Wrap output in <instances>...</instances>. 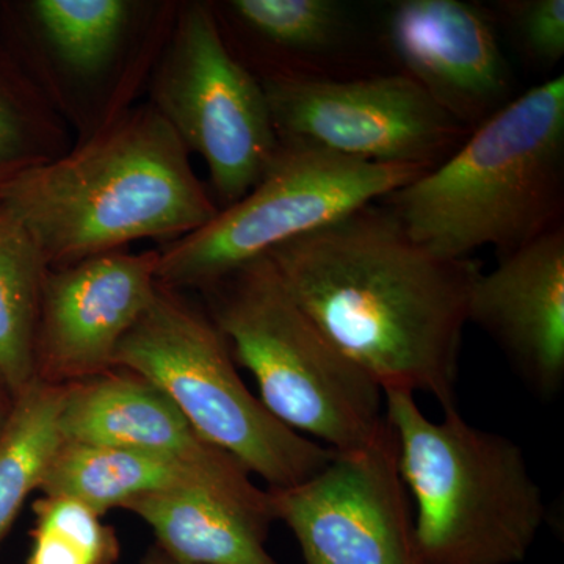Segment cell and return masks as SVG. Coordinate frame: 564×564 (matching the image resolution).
<instances>
[{
	"label": "cell",
	"instance_id": "1",
	"mask_svg": "<svg viewBox=\"0 0 564 564\" xmlns=\"http://www.w3.org/2000/svg\"><path fill=\"white\" fill-rule=\"evenodd\" d=\"M267 256L300 310L381 391L426 392L455 408L480 263L415 242L381 203Z\"/></svg>",
	"mask_w": 564,
	"mask_h": 564
},
{
	"label": "cell",
	"instance_id": "2",
	"mask_svg": "<svg viewBox=\"0 0 564 564\" xmlns=\"http://www.w3.org/2000/svg\"><path fill=\"white\" fill-rule=\"evenodd\" d=\"M0 207L31 232L50 269L139 240L163 247L220 210L191 152L150 102L128 107L61 158L22 173Z\"/></svg>",
	"mask_w": 564,
	"mask_h": 564
},
{
	"label": "cell",
	"instance_id": "3",
	"mask_svg": "<svg viewBox=\"0 0 564 564\" xmlns=\"http://www.w3.org/2000/svg\"><path fill=\"white\" fill-rule=\"evenodd\" d=\"M437 254L497 258L563 226L564 77L516 96L443 165L378 202Z\"/></svg>",
	"mask_w": 564,
	"mask_h": 564
},
{
	"label": "cell",
	"instance_id": "4",
	"mask_svg": "<svg viewBox=\"0 0 564 564\" xmlns=\"http://www.w3.org/2000/svg\"><path fill=\"white\" fill-rule=\"evenodd\" d=\"M404 488L415 503V540L425 564H518L545 521L540 486L510 437L470 425L447 408L422 413L415 393L386 391Z\"/></svg>",
	"mask_w": 564,
	"mask_h": 564
},
{
	"label": "cell",
	"instance_id": "5",
	"mask_svg": "<svg viewBox=\"0 0 564 564\" xmlns=\"http://www.w3.org/2000/svg\"><path fill=\"white\" fill-rule=\"evenodd\" d=\"M209 315L259 400L282 425L334 452L359 451L384 429V393L300 310L269 256L207 288Z\"/></svg>",
	"mask_w": 564,
	"mask_h": 564
},
{
	"label": "cell",
	"instance_id": "6",
	"mask_svg": "<svg viewBox=\"0 0 564 564\" xmlns=\"http://www.w3.org/2000/svg\"><path fill=\"white\" fill-rule=\"evenodd\" d=\"M115 369L162 389L206 443L231 455L269 489L313 477L334 456L282 425L245 386L228 340L210 315L159 284L154 300L126 334Z\"/></svg>",
	"mask_w": 564,
	"mask_h": 564
},
{
	"label": "cell",
	"instance_id": "7",
	"mask_svg": "<svg viewBox=\"0 0 564 564\" xmlns=\"http://www.w3.org/2000/svg\"><path fill=\"white\" fill-rule=\"evenodd\" d=\"M280 141L269 170L242 199L196 231L159 247V284L177 292L206 291L274 248L381 202L426 173Z\"/></svg>",
	"mask_w": 564,
	"mask_h": 564
},
{
	"label": "cell",
	"instance_id": "8",
	"mask_svg": "<svg viewBox=\"0 0 564 564\" xmlns=\"http://www.w3.org/2000/svg\"><path fill=\"white\" fill-rule=\"evenodd\" d=\"M150 104L206 163L218 209L242 199L280 150L261 80L234 55L210 2L177 7Z\"/></svg>",
	"mask_w": 564,
	"mask_h": 564
},
{
	"label": "cell",
	"instance_id": "9",
	"mask_svg": "<svg viewBox=\"0 0 564 564\" xmlns=\"http://www.w3.org/2000/svg\"><path fill=\"white\" fill-rule=\"evenodd\" d=\"M280 140L303 141L355 161L432 172L470 135L404 74L344 79L262 77Z\"/></svg>",
	"mask_w": 564,
	"mask_h": 564
},
{
	"label": "cell",
	"instance_id": "10",
	"mask_svg": "<svg viewBox=\"0 0 564 564\" xmlns=\"http://www.w3.org/2000/svg\"><path fill=\"white\" fill-rule=\"evenodd\" d=\"M267 491L274 521L291 530L303 564H425L389 421L367 447L334 452L302 484Z\"/></svg>",
	"mask_w": 564,
	"mask_h": 564
},
{
	"label": "cell",
	"instance_id": "11",
	"mask_svg": "<svg viewBox=\"0 0 564 564\" xmlns=\"http://www.w3.org/2000/svg\"><path fill=\"white\" fill-rule=\"evenodd\" d=\"M159 248L50 269L41 292L36 378L69 384L115 369V356L158 292Z\"/></svg>",
	"mask_w": 564,
	"mask_h": 564
},
{
	"label": "cell",
	"instance_id": "12",
	"mask_svg": "<svg viewBox=\"0 0 564 564\" xmlns=\"http://www.w3.org/2000/svg\"><path fill=\"white\" fill-rule=\"evenodd\" d=\"M384 41L437 106L474 132L513 101V74L492 11L463 0H402L389 10Z\"/></svg>",
	"mask_w": 564,
	"mask_h": 564
},
{
	"label": "cell",
	"instance_id": "13",
	"mask_svg": "<svg viewBox=\"0 0 564 564\" xmlns=\"http://www.w3.org/2000/svg\"><path fill=\"white\" fill-rule=\"evenodd\" d=\"M467 321L491 337L534 395L555 399L564 386V225L481 272Z\"/></svg>",
	"mask_w": 564,
	"mask_h": 564
},
{
	"label": "cell",
	"instance_id": "14",
	"mask_svg": "<svg viewBox=\"0 0 564 564\" xmlns=\"http://www.w3.org/2000/svg\"><path fill=\"white\" fill-rule=\"evenodd\" d=\"M234 55L258 76H367L350 10L337 0L210 2Z\"/></svg>",
	"mask_w": 564,
	"mask_h": 564
},
{
	"label": "cell",
	"instance_id": "15",
	"mask_svg": "<svg viewBox=\"0 0 564 564\" xmlns=\"http://www.w3.org/2000/svg\"><path fill=\"white\" fill-rule=\"evenodd\" d=\"M250 475L229 455L218 462L192 463L63 441L39 492L79 500L104 516L141 494L204 489L272 524L269 491L252 484Z\"/></svg>",
	"mask_w": 564,
	"mask_h": 564
},
{
	"label": "cell",
	"instance_id": "16",
	"mask_svg": "<svg viewBox=\"0 0 564 564\" xmlns=\"http://www.w3.org/2000/svg\"><path fill=\"white\" fill-rule=\"evenodd\" d=\"M61 432L65 443L147 452L184 462L212 463L228 456L192 429L162 389L122 369L65 384Z\"/></svg>",
	"mask_w": 564,
	"mask_h": 564
},
{
	"label": "cell",
	"instance_id": "17",
	"mask_svg": "<svg viewBox=\"0 0 564 564\" xmlns=\"http://www.w3.org/2000/svg\"><path fill=\"white\" fill-rule=\"evenodd\" d=\"M143 10L147 3L131 0H32L25 3L32 40L39 43L41 55H46V61L40 65L54 68L39 79L50 101L62 80L87 87L111 76L128 54L129 44L133 43Z\"/></svg>",
	"mask_w": 564,
	"mask_h": 564
},
{
	"label": "cell",
	"instance_id": "18",
	"mask_svg": "<svg viewBox=\"0 0 564 564\" xmlns=\"http://www.w3.org/2000/svg\"><path fill=\"white\" fill-rule=\"evenodd\" d=\"M185 564H280L265 547L270 522L204 489L141 494L121 505Z\"/></svg>",
	"mask_w": 564,
	"mask_h": 564
},
{
	"label": "cell",
	"instance_id": "19",
	"mask_svg": "<svg viewBox=\"0 0 564 564\" xmlns=\"http://www.w3.org/2000/svg\"><path fill=\"white\" fill-rule=\"evenodd\" d=\"M65 384L32 381L11 399L0 426V545L61 451Z\"/></svg>",
	"mask_w": 564,
	"mask_h": 564
},
{
	"label": "cell",
	"instance_id": "20",
	"mask_svg": "<svg viewBox=\"0 0 564 564\" xmlns=\"http://www.w3.org/2000/svg\"><path fill=\"white\" fill-rule=\"evenodd\" d=\"M47 272L31 232L0 207V381L11 399L36 378V329Z\"/></svg>",
	"mask_w": 564,
	"mask_h": 564
},
{
	"label": "cell",
	"instance_id": "21",
	"mask_svg": "<svg viewBox=\"0 0 564 564\" xmlns=\"http://www.w3.org/2000/svg\"><path fill=\"white\" fill-rule=\"evenodd\" d=\"M65 122L24 63L0 43V195L22 173L69 150Z\"/></svg>",
	"mask_w": 564,
	"mask_h": 564
},
{
	"label": "cell",
	"instance_id": "22",
	"mask_svg": "<svg viewBox=\"0 0 564 564\" xmlns=\"http://www.w3.org/2000/svg\"><path fill=\"white\" fill-rule=\"evenodd\" d=\"M28 564H115L120 543L93 508L69 497L41 496Z\"/></svg>",
	"mask_w": 564,
	"mask_h": 564
},
{
	"label": "cell",
	"instance_id": "23",
	"mask_svg": "<svg viewBox=\"0 0 564 564\" xmlns=\"http://www.w3.org/2000/svg\"><path fill=\"white\" fill-rule=\"evenodd\" d=\"M492 17L527 65L551 70L564 57V0H505Z\"/></svg>",
	"mask_w": 564,
	"mask_h": 564
},
{
	"label": "cell",
	"instance_id": "24",
	"mask_svg": "<svg viewBox=\"0 0 564 564\" xmlns=\"http://www.w3.org/2000/svg\"><path fill=\"white\" fill-rule=\"evenodd\" d=\"M141 564H185L177 562V560L172 558V556L166 555L162 549H159L158 545L150 549L148 554L144 555L143 562Z\"/></svg>",
	"mask_w": 564,
	"mask_h": 564
},
{
	"label": "cell",
	"instance_id": "25",
	"mask_svg": "<svg viewBox=\"0 0 564 564\" xmlns=\"http://www.w3.org/2000/svg\"><path fill=\"white\" fill-rule=\"evenodd\" d=\"M10 403L11 397L9 392L6 391V388H3L2 381H0V426H2L3 421H6Z\"/></svg>",
	"mask_w": 564,
	"mask_h": 564
}]
</instances>
